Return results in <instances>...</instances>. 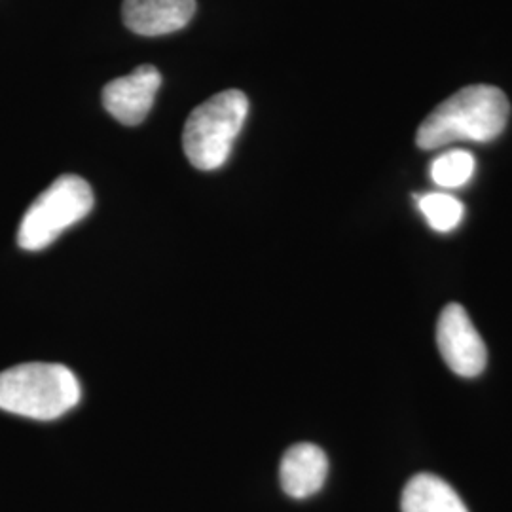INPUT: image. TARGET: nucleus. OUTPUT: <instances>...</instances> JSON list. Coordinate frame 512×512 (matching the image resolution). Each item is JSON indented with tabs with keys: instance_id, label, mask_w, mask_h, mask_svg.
I'll use <instances>...</instances> for the list:
<instances>
[{
	"instance_id": "nucleus-7",
	"label": "nucleus",
	"mask_w": 512,
	"mask_h": 512,
	"mask_svg": "<svg viewBox=\"0 0 512 512\" xmlns=\"http://www.w3.org/2000/svg\"><path fill=\"white\" fill-rule=\"evenodd\" d=\"M196 12V0H124L122 16L129 31L162 37L183 29Z\"/></svg>"
},
{
	"instance_id": "nucleus-3",
	"label": "nucleus",
	"mask_w": 512,
	"mask_h": 512,
	"mask_svg": "<svg viewBox=\"0 0 512 512\" xmlns=\"http://www.w3.org/2000/svg\"><path fill=\"white\" fill-rule=\"evenodd\" d=\"M249 114V99L226 90L192 110L183 131L184 154L196 169L213 171L226 164Z\"/></svg>"
},
{
	"instance_id": "nucleus-2",
	"label": "nucleus",
	"mask_w": 512,
	"mask_h": 512,
	"mask_svg": "<svg viewBox=\"0 0 512 512\" xmlns=\"http://www.w3.org/2000/svg\"><path fill=\"white\" fill-rule=\"evenodd\" d=\"M82 399L73 370L55 363H25L0 372V410L52 421L73 410Z\"/></svg>"
},
{
	"instance_id": "nucleus-8",
	"label": "nucleus",
	"mask_w": 512,
	"mask_h": 512,
	"mask_svg": "<svg viewBox=\"0 0 512 512\" xmlns=\"http://www.w3.org/2000/svg\"><path fill=\"white\" fill-rule=\"evenodd\" d=\"M329 475L327 454L310 442L294 444L285 452L279 467V478L285 494L293 499H306L317 494Z\"/></svg>"
},
{
	"instance_id": "nucleus-1",
	"label": "nucleus",
	"mask_w": 512,
	"mask_h": 512,
	"mask_svg": "<svg viewBox=\"0 0 512 512\" xmlns=\"http://www.w3.org/2000/svg\"><path fill=\"white\" fill-rule=\"evenodd\" d=\"M509 99L494 86H469L442 101L421 122L416 143L423 150L456 141L488 143L501 135L509 120Z\"/></svg>"
},
{
	"instance_id": "nucleus-4",
	"label": "nucleus",
	"mask_w": 512,
	"mask_h": 512,
	"mask_svg": "<svg viewBox=\"0 0 512 512\" xmlns=\"http://www.w3.org/2000/svg\"><path fill=\"white\" fill-rule=\"evenodd\" d=\"M92 209V188L82 177L63 175L55 179L23 215L19 247L25 251L46 249L65 230L86 219Z\"/></svg>"
},
{
	"instance_id": "nucleus-11",
	"label": "nucleus",
	"mask_w": 512,
	"mask_h": 512,
	"mask_svg": "<svg viewBox=\"0 0 512 512\" xmlns=\"http://www.w3.org/2000/svg\"><path fill=\"white\" fill-rule=\"evenodd\" d=\"M475 173V158L465 150L440 154L431 164V179L442 188H459L469 183Z\"/></svg>"
},
{
	"instance_id": "nucleus-5",
	"label": "nucleus",
	"mask_w": 512,
	"mask_h": 512,
	"mask_svg": "<svg viewBox=\"0 0 512 512\" xmlns=\"http://www.w3.org/2000/svg\"><path fill=\"white\" fill-rule=\"evenodd\" d=\"M437 342L442 359L458 376L475 378L486 368L484 340L459 304H448L440 313Z\"/></svg>"
},
{
	"instance_id": "nucleus-9",
	"label": "nucleus",
	"mask_w": 512,
	"mask_h": 512,
	"mask_svg": "<svg viewBox=\"0 0 512 512\" xmlns=\"http://www.w3.org/2000/svg\"><path fill=\"white\" fill-rule=\"evenodd\" d=\"M401 507L403 512H469L448 482L429 473L416 475L406 484Z\"/></svg>"
},
{
	"instance_id": "nucleus-6",
	"label": "nucleus",
	"mask_w": 512,
	"mask_h": 512,
	"mask_svg": "<svg viewBox=\"0 0 512 512\" xmlns=\"http://www.w3.org/2000/svg\"><path fill=\"white\" fill-rule=\"evenodd\" d=\"M162 86V74L152 65H141L135 71L109 82L103 90V107L124 126H137L148 116L156 93Z\"/></svg>"
},
{
	"instance_id": "nucleus-10",
	"label": "nucleus",
	"mask_w": 512,
	"mask_h": 512,
	"mask_svg": "<svg viewBox=\"0 0 512 512\" xmlns=\"http://www.w3.org/2000/svg\"><path fill=\"white\" fill-rule=\"evenodd\" d=\"M418 207L429 226L435 232H452L459 226L465 217V207L458 198L444 194V192H431L418 198Z\"/></svg>"
}]
</instances>
